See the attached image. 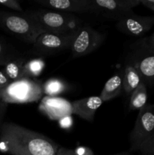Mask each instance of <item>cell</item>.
Instances as JSON below:
<instances>
[{
	"label": "cell",
	"mask_w": 154,
	"mask_h": 155,
	"mask_svg": "<svg viewBox=\"0 0 154 155\" xmlns=\"http://www.w3.org/2000/svg\"><path fill=\"white\" fill-rule=\"evenodd\" d=\"M60 145L38 132L12 122L0 127V153L10 155H56Z\"/></svg>",
	"instance_id": "1"
},
{
	"label": "cell",
	"mask_w": 154,
	"mask_h": 155,
	"mask_svg": "<svg viewBox=\"0 0 154 155\" xmlns=\"http://www.w3.org/2000/svg\"><path fill=\"white\" fill-rule=\"evenodd\" d=\"M24 14L30 18L43 33H71L75 31L83 24L82 21L75 15L45 8L24 11Z\"/></svg>",
	"instance_id": "2"
},
{
	"label": "cell",
	"mask_w": 154,
	"mask_h": 155,
	"mask_svg": "<svg viewBox=\"0 0 154 155\" xmlns=\"http://www.w3.org/2000/svg\"><path fill=\"white\" fill-rule=\"evenodd\" d=\"M43 94V83L40 80L23 77L0 91V98L7 104H27L39 101Z\"/></svg>",
	"instance_id": "3"
},
{
	"label": "cell",
	"mask_w": 154,
	"mask_h": 155,
	"mask_svg": "<svg viewBox=\"0 0 154 155\" xmlns=\"http://www.w3.org/2000/svg\"><path fill=\"white\" fill-rule=\"evenodd\" d=\"M0 28L18 39L33 45L40 34L41 29L23 13L0 9Z\"/></svg>",
	"instance_id": "4"
},
{
	"label": "cell",
	"mask_w": 154,
	"mask_h": 155,
	"mask_svg": "<svg viewBox=\"0 0 154 155\" xmlns=\"http://www.w3.org/2000/svg\"><path fill=\"white\" fill-rule=\"evenodd\" d=\"M106 35L94 29L87 24H82L75 31L70 50L72 58L83 57L98 49L104 41Z\"/></svg>",
	"instance_id": "5"
},
{
	"label": "cell",
	"mask_w": 154,
	"mask_h": 155,
	"mask_svg": "<svg viewBox=\"0 0 154 155\" xmlns=\"http://www.w3.org/2000/svg\"><path fill=\"white\" fill-rule=\"evenodd\" d=\"M154 134V104H147L138 111L130 133L131 151H137L142 143Z\"/></svg>",
	"instance_id": "6"
},
{
	"label": "cell",
	"mask_w": 154,
	"mask_h": 155,
	"mask_svg": "<svg viewBox=\"0 0 154 155\" xmlns=\"http://www.w3.org/2000/svg\"><path fill=\"white\" fill-rule=\"evenodd\" d=\"M74 36L75 31L68 33H43L33 44V51L40 55H51L70 49Z\"/></svg>",
	"instance_id": "7"
},
{
	"label": "cell",
	"mask_w": 154,
	"mask_h": 155,
	"mask_svg": "<svg viewBox=\"0 0 154 155\" xmlns=\"http://www.w3.org/2000/svg\"><path fill=\"white\" fill-rule=\"evenodd\" d=\"M130 62L137 70L146 86L154 85V49L149 45L146 38L137 44Z\"/></svg>",
	"instance_id": "8"
},
{
	"label": "cell",
	"mask_w": 154,
	"mask_h": 155,
	"mask_svg": "<svg viewBox=\"0 0 154 155\" xmlns=\"http://www.w3.org/2000/svg\"><path fill=\"white\" fill-rule=\"evenodd\" d=\"M139 5L140 0H91V13L100 14L118 21L133 12V8Z\"/></svg>",
	"instance_id": "9"
},
{
	"label": "cell",
	"mask_w": 154,
	"mask_h": 155,
	"mask_svg": "<svg viewBox=\"0 0 154 155\" xmlns=\"http://www.w3.org/2000/svg\"><path fill=\"white\" fill-rule=\"evenodd\" d=\"M154 26V16H141L134 12L119 18L116 24L118 30L130 36L140 37Z\"/></svg>",
	"instance_id": "10"
},
{
	"label": "cell",
	"mask_w": 154,
	"mask_h": 155,
	"mask_svg": "<svg viewBox=\"0 0 154 155\" xmlns=\"http://www.w3.org/2000/svg\"><path fill=\"white\" fill-rule=\"evenodd\" d=\"M39 111L51 120H57L63 117L72 115L70 101L58 96L42 97L39 104Z\"/></svg>",
	"instance_id": "11"
},
{
	"label": "cell",
	"mask_w": 154,
	"mask_h": 155,
	"mask_svg": "<svg viewBox=\"0 0 154 155\" xmlns=\"http://www.w3.org/2000/svg\"><path fill=\"white\" fill-rule=\"evenodd\" d=\"M43 8L69 14L91 13V0H36Z\"/></svg>",
	"instance_id": "12"
},
{
	"label": "cell",
	"mask_w": 154,
	"mask_h": 155,
	"mask_svg": "<svg viewBox=\"0 0 154 155\" xmlns=\"http://www.w3.org/2000/svg\"><path fill=\"white\" fill-rule=\"evenodd\" d=\"M103 103L104 101L101 97L96 95L75 100L71 102L72 114L77 115L82 119L92 123L95 120L97 110Z\"/></svg>",
	"instance_id": "13"
},
{
	"label": "cell",
	"mask_w": 154,
	"mask_h": 155,
	"mask_svg": "<svg viewBox=\"0 0 154 155\" xmlns=\"http://www.w3.org/2000/svg\"><path fill=\"white\" fill-rule=\"evenodd\" d=\"M142 82L143 81L137 70L131 62H128L122 71V91L131 95Z\"/></svg>",
	"instance_id": "14"
},
{
	"label": "cell",
	"mask_w": 154,
	"mask_h": 155,
	"mask_svg": "<svg viewBox=\"0 0 154 155\" xmlns=\"http://www.w3.org/2000/svg\"><path fill=\"white\" fill-rule=\"evenodd\" d=\"M122 71H119L106 82L100 97L104 102L110 101L122 93Z\"/></svg>",
	"instance_id": "15"
},
{
	"label": "cell",
	"mask_w": 154,
	"mask_h": 155,
	"mask_svg": "<svg viewBox=\"0 0 154 155\" xmlns=\"http://www.w3.org/2000/svg\"><path fill=\"white\" fill-rule=\"evenodd\" d=\"M26 62V58L20 55L9 61L4 66L2 71L11 81H16L24 77V64Z\"/></svg>",
	"instance_id": "16"
},
{
	"label": "cell",
	"mask_w": 154,
	"mask_h": 155,
	"mask_svg": "<svg viewBox=\"0 0 154 155\" xmlns=\"http://www.w3.org/2000/svg\"><path fill=\"white\" fill-rule=\"evenodd\" d=\"M147 86L142 82L130 95L128 109L139 111L147 104Z\"/></svg>",
	"instance_id": "17"
},
{
	"label": "cell",
	"mask_w": 154,
	"mask_h": 155,
	"mask_svg": "<svg viewBox=\"0 0 154 155\" xmlns=\"http://www.w3.org/2000/svg\"><path fill=\"white\" fill-rule=\"evenodd\" d=\"M67 90V84L60 79L51 78L43 83V93L47 96H57Z\"/></svg>",
	"instance_id": "18"
},
{
	"label": "cell",
	"mask_w": 154,
	"mask_h": 155,
	"mask_svg": "<svg viewBox=\"0 0 154 155\" xmlns=\"http://www.w3.org/2000/svg\"><path fill=\"white\" fill-rule=\"evenodd\" d=\"M45 67V62L42 58H36L27 61L24 64V77L35 78L40 75Z\"/></svg>",
	"instance_id": "19"
},
{
	"label": "cell",
	"mask_w": 154,
	"mask_h": 155,
	"mask_svg": "<svg viewBox=\"0 0 154 155\" xmlns=\"http://www.w3.org/2000/svg\"><path fill=\"white\" fill-rule=\"evenodd\" d=\"M21 55L14 48L0 37V66L4 67L9 61Z\"/></svg>",
	"instance_id": "20"
},
{
	"label": "cell",
	"mask_w": 154,
	"mask_h": 155,
	"mask_svg": "<svg viewBox=\"0 0 154 155\" xmlns=\"http://www.w3.org/2000/svg\"><path fill=\"white\" fill-rule=\"evenodd\" d=\"M56 155H95L91 148L85 146H79L75 148L60 147Z\"/></svg>",
	"instance_id": "21"
},
{
	"label": "cell",
	"mask_w": 154,
	"mask_h": 155,
	"mask_svg": "<svg viewBox=\"0 0 154 155\" xmlns=\"http://www.w3.org/2000/svg\"><path fill=\"white\" fill-rule=\"evenodd\" d=\"M137 151L143 155H154V134L140 145Z\"/></svg>",
	"instance_id": "22"
},
{
	"label": "cell",
	"mask_w": 154,
	"mask_h": 155,
	"mask_svg": "<svg viewBox=\"0 0 154 155\" xmlns=\"http://www.w3.org/2000/svg\"><path fill=\"white\" fill-rule=\"evenodd\" d=\"M0 5L15 12H18V13H23L24 12L18 0H0Z\"/></svg>",
	"instance_id": "23"
},
{
	"label": "cell",
	"mask_w": 154,
	"mask_h": 155,
	"mask_svg": "<svg viewBox=\"0 0 154 155\" xmlns=\"http://www.w3.org/2000/svg\"><path fill=\"white\" fill-rule=\"evenodd\" d=\"M57 122H58L60 128L67 130V129H70L72 127V124H73V120H72V115H68V116L62 117Z\"/></svg>",
	"instance_id": "24"
},
{
	"label": "cell",
	"mask_w": 154,
	"mask_h": 155,
	"mask_svg": "<svg viewBox=\"0 0 154 155\" xmlns=\"http://www.w3.org/2000/svg\"><path fill=\"white\" fill-rule=\"evenodd\" d=\"M11 83V81L8 78L5 73L2 71H0V91L7 87Z\"/></svg>",
	"instance_id": "25"
},
{
	"label": "cell",
	"mask_w": 154,
	"mask_h": 155,
	"mask_svg": "<svg viewBox=\"0 0 154 155\" xmlns=\"http://www.w3.org/2000/svg\"><path fill=\"white\" fill-rule=\"evenodd\" d=\"M8 106V104L5 102L4 101H2L0 98V127L2 124L3 118H4L6 111H7Z\"/></svg>",
	"instance_id": "26"
},
{
	"label": "cell",
	"mask_w": 154,
	"mask_h": 155,
	"mask_svg": "<svg viewBox=\"0 0 154 155\" xmlns=\"http://www.w3.org/2000/svg\"><path fill=\"white\" fill-rule=\"evenodd\" d=\"M140 5L154 12V0H140Z\"/></svg>",
	"instance_id": "27"
},
{
	"label": "cell",
	"mask_w": 154,
	"mask_h": 155,
	"mask_svg": "<svg viewBox=\"0 0 154 155\" xmlns=\"http://www.w3.org/2000/svg\"><path fill=\"white\" fill-rule=\"evenodd\" d=\"M146 40H147L148 44H149V46L154 49V33L149 36V38H146Z\"/></svg>",
	"instance_id": "28"
},
{
	"label": "cell",
	"mask_w": 154,
	"mask_h": 155,
	"mask_svg": "<svg viewBox=\"0 0 154 155\" xmlns=\"http://www.w3.org/2000/svg\"><path fill=\"white\" fill-rule=\"evenodd\" d=\"M112 155H131V152L128 151H122V152H119V153H116V154H112Z\"/></svg>",
	"instance_id": "29"
}]
</instances>
